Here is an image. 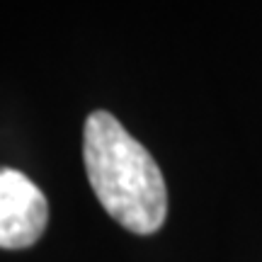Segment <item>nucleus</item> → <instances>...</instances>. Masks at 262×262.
I'll return each mask as SVG.
<instances>
[{"mask_svg": "<svg viewBox=\"0 0 262 262\" xmlns=\"http://www.w3.org/2000/svg\"><path fill=\"white\" fill-rule=\"evenodd\" d=\"M49 204L44 192L15 168L0 165V248L25 250L44 235Z\"/></svg>", "mask_w": 262, "mask_h": 262, "instance_id": "obj_2", "label": "nucleus"}, {"mask_svg": "<svg viewBox=\"0 0 262 262\" xmlns=\"http://www.w3.org/2000/svg\"><path fill=\"white\" fill-rule=\"evenodd\" d=\"M83 160L95 196L119 226L156 233L168 216V189L158 163L114 114L97 110L85 119Z\"/></svg>", "mask_w": 262, "mask_h": 262, "instance_id": "obj_1", "label": "nucleus"}]
</instances>
